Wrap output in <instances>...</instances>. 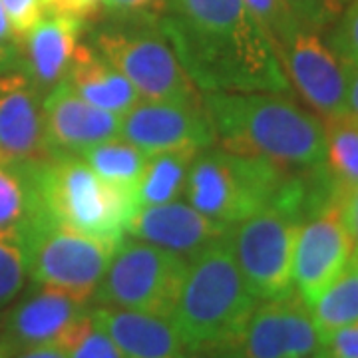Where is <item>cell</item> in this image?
Wrapping results in <instances>:
<instances>
[{"label": "cell", "mask_w": 358, "mask_h": 358, "mask_svg": "<svg viewBox=\"0 0 358 358\" xmlns=\"http://www.w3.org/2000/svg\"><path fill=\"white\" fill-rule=\"evenodd\" d=\"M110 13L120 16H134V18H162L169 13L171 0H103Z\"/></svg>", "instance_id": "cell-31"}, {"label": "cell", "mask_w": 358, "mask_h": 358, "mask_svg": "<svg viewBox=\"0 0 358 358\" xmlns=\"http://www.w3.org/2000/svg\"><path fill=\"white\" fill-rule=\"evenodd\" d=\"M187 267L189 263L176 253L122 237L92 301L98 307L171 317Z\"/></svg>", "instance_id": "cell-5"}, {"label": "cell", "mask_w": 358, "mask_h": 358, "mask_svg": "<svg viewBox=\"0 0 358 358\" xmlns=\"http://www.w3.org/2000/svg\"><path fill=\"white\" fill-rule=\"evenodd\" d=\"M94 50L115 66L138 90L141 100L195 103L201 94L179 62L157 18L131 28H106L94 34Z\"/></svg>", "instance_id": "cell-7"}, {"label": "cell", "mask_w": 358, "mask_h": 358, "mask_svg": "<svg viewBox=\"0 0 358 358\" xmlns=\"http://www.w3.org/2000/svg\"><path fill=\"white\" fill-rule=\"evenodd\" d=\"M36 207L28 164H0V227L26 219Z\"/></svg>", "instance_id": "cell-25"}, {"label": "cell", "mask_w": 358, "mask_h": 358, "mask_svg": "<svg viewBox=\"0 0 358 358\" xmlns=\"http://www.w3.org/2000/svg\"><path fill=\"white\" fill-rule=\"evenodd\" d=\"M78 157H82L98 178L131 193L138 192L141 173L148 162V154H143L140 148L124 140L122 136L96 143Z\"/></svg>", "instance_id": "cell-22"}, {"label": "cell", "mask_w": 358, "mask_h": 358, "mask_svg": "<svg viewBox=\"0 0 358 358\" xmlns=\"http://www.w3.org/2000/svg\"><path fill=\"white\" fill-rule=\"evenodd\" d=\"M42 4H44L46 13L52 14H70L72 10V0H42Z\"/></svg>", "instance_id": "cell-38"}, {"label": "cell", "mask_w": 358, "mask_h": 358, "mask_svg": "<svg viewBox=\"0 0 358 358\" xmlns=\"http://www.w3.org/2000/svg\"><path fill=\"white\" fill-rule=\"evenodd\" d=\"M319 355L322 358H358V322L322 341Z\"/></svg>", "instance_id": "cell-32"}, {"label": "cell", "mask_w": 358, "mask_h": 358, "mask_svg": "<svg viewBox=\"0 0 358 358\" xmlns=\"http://www.w3.org/2000/svg\"><path fill=\"white\" fill-rule=\"evenodd\" d=\"M13 58H14V52L0 50V74H2V70H6V66H10Z\"/></svg>", "instance_id": "cell-39"}, {"label": "cell", "mask_w": 358, "mask_h": 358, "mask_svg": "<svg viewBox=\"0 0 358 358\" xmlns=\"http://www.w3.org/2000/svg\"><path fill=\"white\" fill-rule=\"evenodd\" d=\"M320 341L358 322V271L350 263L315 303L308 305Z\"/></svg>", "instance_id": "cell-23"}, {"label": "cell", "mask_w": 358, "mask_h": 358, "mask_svg": "<svg viewBox=\"0 0 358 358\" xmlns=\"http://www.w3.org/2000/svg\"><path fill=\"white\" fill-rule=\"evenodd\" d=\"M303 219L281 207H267L229 229L235 263L257 301L294 293L293 255Z\"/></svg>", "instance_id": "cell-8"}, {"label": "cell", "mask_w": 358, "mask_h": 358, "mask_svg": "<svg viewBox=\"0 0 358 358\" xmlns=\"http://www.w3.org/2000/svg\"><path fill=\"white\" fill-rule=\"evenodd\" d=\"M239 345L245 358H313L322 341L307 303L291 293L257 307Z\"/></svg>", "instance_id": "cell-12"}, {"label": "cell", "mask_w": 358, "mask_h": 358, "mask_svg": "<svg viewBox=\"0 0 358 358\" xmlns=\"http://www.w3.org/2000/svg\"><path fill=\"white\" fill-rule=\"evenodd\" d=\"M44 122L54 154L82 155L96 143L120 136L122 115L92 106L64 82L44 96Z\"/></svg>", "instance_id": "cell-16"}, {"label": "cell", "mask_w": 358, "mask_h": 358, "mask_svg": "<svg viewBox=\"0 0 358 358\" xmlns=\"http://www.w3.org/2000/svg\"><path fill=\"white\" fill-rule=\"evenodd\" d=\"M350 265L358 271V247H355V251H352V257H350Z\"/></svg>", "instance_id": "cell-41"}, {"label": "cell", "mask_w": 358, "mask_h": 358, "mask_svg": "<svg viewBox=\"0 0 358 358\" xmlns=\"http://www.w3.org/2000/svg\"><path fill=\"white\" fill-rule=\"evenodd\" d=\"M28 279V253L22 221L0 227V308L22 293Z\"/></svg>", "instance_id": "cell-24"}, {"label": "cell", "mask_w": 358, "mask_h": 358, "mask_svg": "<svg viewBox=\"0 0 358 358\" xmlns=\"http://www.w3.org/2000/svg\"><path fill=\"white\" fill-rule=\"evenodd\" d=\"M181 358H245L239 341H225V343H211L185 348Z\"/></svg>", "instance_id": "cell-33"}, {"label": "cell", "mask_w": 358, "mask_h": 358, "mask_svg": "<svg viewBox=\"0 0 358 358\" xmlns=\"http://www.w3.org/2000/svg\"><path fill=\"white\" fill-rule=\"evenodd\" d=\"M313 358H322V357H320V355H317V357H313Z\"/></svg>", "instance_id": "cell-43"}, {"label": "cell", "mask_w": 358, "mask_h": 358, "mask_svg": "<svg viewBox=\"0 0 358 358\" xmlns=\"http://www.w3.org/2000/svg\"><path fill=\"white\" fill-rule=\"evenodd\" d=\"M282 70L299 96L324 120L346 115L348 66L315 30L303 28L279 48Z\"/></svg>", "instance_id": "cell-9"}, {"label": "cell", "mask_w": 358, "mask_h": 358, "mask_svg": "<svg viewBox=\"0 0 358 358\" xmlns=\"http://www.w3.org/2000/svg\"><path fill=\"white\" fill-rule=\"evenodd\" d=\"M257 308L231 251L229 235L205 249L187 267L171 322L185 348L239 341Z\"/></svg>", "instance_id": "cell-4"}, {"label": "cell", "mask_w": 358, "mask_h": 358, "mask_svg": "<svg viewBox=\"0 0 358 358\" xmlns=\"http://www.w3.org/2000/svg\"><path fill=\"white\" fill-rule=\"evenodd\" d=\"M301 24L319 32L334 24L352 0H285Z\"/></svg>", "instance_id": "cell-28"}, {"label": "cell", "mask_w": 358, "mask_h": 358, "mask_svg": "<svg viewBox=\"0 0 358 358\" xmlns=\"http://www.w3.org/2000/svg\"><path fill=\"white\" fill-rule=\"evenodd\" d=\"M243 2L259 20V24L267 30V34L277 46V52L293 38L299 30L305 28L296 20V16L285 0H243Z\"/></svg>", "instance_id": "cell-27"}, {"label": "cell", "mask_w": 358, "mask_h": 358, "mask_svg": "<svg viewBox=\"0 0 358 358\" xmlns=\"http://www.w3.org/2000/svg\"><path fill=\"white\" fill-rule=\"evenodd\" d=\"M94 322L124 358H181L185 345L169 317L115 307L92 308Z\"/></svg>", "instance_id": "cell-18"}, {"label": "cell", "mask_w": 358, "mask_h": 358, "mask_svg": "<svg viewBox=\"0 0 358 358\" xmlns=\"http://www.w3.org/2000/svg\"><path fill=\"white\" fill-rule=\"evenodd\" d=\"M348 66V92H346V115L358 122V62Z\"/></svg>", "instance_id": "cell-34"}, {"label": "cell", "mask_w": 358, "mask_h": 358, "mask_svg": "<svg viewBox=\"0 0 358 358\" xmlns=\"http://www.w3.org/2000/svg\"><path fill=\"white\" fill-rule=\"evenodd\" d=\"M329 46L345 64L358 62V0H352L336 20Z\"/></svg>", "instance_id": "cell-29"}, {"label": "cell", "mask_w": 358, "mask_h": 358, "mask_svg": "<svg viewBox=\"0 0 358 358\" xmlns=\"http://www.w3.org/2000/svg\"><path fill=\"white\" fill-rule=\"evenodd\" d=\"M157 24L197 90L291 92L275 42L243 0H171Z\"/></svg>", "instance_id": "cell-1"}, {"label": "cell", "mask_w": 358, "mask_h": 358, "mask_svg": "<svg viewBox=\"0 0 358 358\" xmlns=\"http://www.w3.org/2000/svg\"><path fill=\"white\" fill-rule=\"evenodd\" d=\"M201 150H171L148 155L138 185V205H164L178 201L185 193L187 176Z\"/></svg>", "instance_id": "cell-20"}, {"label": "cell", "mask_w": 358, "mask_h": 358, "mask_svg": "<svg viewBox=\"0 0 358 358\" xmlns=\"http://www.w3.org/2000/svg\"><path fill=\"white\" fill-rule=\"evenodd\" d=\"M229 229L231 225L213 221L181 201L138 207L126 227L134 239L176 253L187 263L225 239Z\"/></svg>", "instance_id": "cell-14"}, {"label": "cell", "mask_w": 358, "mask_h": 358, "mask_svg": "<svg viewBox=\"0 0 358 358\" xmlns=\"http://www.w3.org/2000/svg\"><path fill=\"white\" fill-rule=\"evenodd\" d=\"M28 279L92 301L120 241L96 239L32 211L22 219Z\"/></svg>", "instance_id": "cell-6"}, {"label": "cell", "mask_w": 358, "mask_h": 358, "mask_svg": "<svg viewBox=\"0 0 358 358\" xmlns=\"http://www.w3.org/2000/svg\"><path fill=\"white\" fill-rule=\"evenodd\" d=\"M90 301L56 287L36 285V289L24 294L6 315L4 343L13 348V352L56 345L72 324L90 315Z\"/></svg>", "instance_id": "cell-15"}, {"label": "cell", "mask_w": 358, "mask_h": 358, "mask_svg": "<svg viewBox=\"0 0 358 358\" xmlns=\"http://www.w3.org/2000/svg\"><path fill=\"white\" fill-rule=\"evenodd\" d=\"M352 251L343 205H331L303 221L294 243L293 282L307 307L348 267Z\"/></svg>", "instance_id": "cell-10"}, {"label": "cell", "mask_w": 358, "mask_h": 358, "mask_svg": "<svg viewBox=\"0 0 358 358\" xmlns=\"http://www.w3.org/2000/svg\"><path fill=\"white\" fill-rule=\"evenodd\" d=\"M10 355H13V348L6 343H0V358H8Z\"/></svg>", "instance_id": "cell-40"}, {"label": "cell", "mask_w": 358, "mask_h": 358, "mask_svg": "<svg viewBox=\"0 0 358 358\" xmlns=\"http://www.w3.org/2000/svg\"><path fill=\"white\" fill-rule=\"evenodd\" d=\"M2 162H6V159H4V157H2V154H0V164H2Z\"/></svg>", "instance_id": "cell-42"}, {"label": "cell", "mask_w": 358, "mask_h": 358, "mask_svg": "<svg viewBox=\"0 0 358 358\" xmlns=\"http://www.w3.org/2000/svg\"><path fill=\"white\" fill-rule=\"evenodd\" d=\"M28 167L36 197L34 211L82 235L120 241L140 207L136 193L98 178L78 155H52Z\"/></svg>", "instance_id": "cell-3"}, {"label": "cell", "mask_w": 358, "mask_h": 358, "mask_svg": "<svg viewBox=\"0 0 358 358\" xmlns=\"http://www.w3.org/2000/svg\"><path fill=\"white\" fill-rule=\"evenodd\" d=\"M0 2L6 10V16L18 40L22 38L30 28L38 24L42 16L46 14L42 0H0Z\"/></svg>", "instance_id": "cell-30"}, {"label": "cell", "mask_w": 358, "mask_h": 358, "mask_svg": "<svg viewBox=\"0 0 358 358\" xmlns=\"http://www.w3.org/2000/svg\"><path fill=\"white\" fill-rule=\"evenodd\" d=\"M64 84L82 100L117 115H124L141 100L128 78L94 50V46L86 44L78 46Z\"/></svg>", "instance_id": "cell-19"}, {"label": "cell", "mask_w": 358, "mask_h": 358, "mask_svg": "<svg viewBox=\"0 0 358 358\" xmlns=\"http://www.w3.org/2000/svg\"><path fill=\"white\" fill-rule=\"evenodd\" d=\"M120 136L148 155L215 145V131L201 102L140 100L122 115Z\"/></svg>", "instance_id": "cell-11"}, {"label": "cell", "mask_w": 358, "mask_h": 358, "mask_svg": "<svg viewBox=\"0 0 358 358\" xmlns=\"http://www.w3.org/2000/svg\"><path fill=\"white\" fill-rule=\"evenodd\" d=\"M18 358H66L64 350L56 345L36 346V348H28Z\"/></svg>", "instance_id": "cell-37"}, {"label": "cell", "mask_w": 358, "mask_h": 358, "mask_svg": "<svg viewBox=\"0 0 358 358\" xmlns=\"http://www.w3.org/2000/svg\"><path fill=\"white\" fill-rule=\"evenodd\" d=\"M82 32L84 20L70 14L46 13L38 24L18 40L22 72L42 96L64 82Z\"/></svg>", "instance_id": "cell-17"}, {"label": "cell", "mask_w": 358, "mask_h": 358, "mask_svg": "<svg viewBox=\"0 0 358 358\" xmlns=\"http://www.w3.org/2000/svg\"><path fill=\"white\" fill-rule=\"evenodd\" d=\"M16 48H18V38H16L10 20L6 16V10L0 2V50L18 52Z\"/></svg>", "instance_id": "cell-35"}, {"label": "cell", "mask_w": 358, "mask_h": 358, "mask_svg": "<svg viewBox=\"0 0 358 358\" xmlns=\"http://www.w3.org/2000/svg\"><path fill=\"white\" fill-rule=\"evenodd\" d=\"M324 169L341 203L358 189V122L350 115L324 120Z\"/></svg>", "instance_id": "cell-21"}, {"label": "cell", "mask_w": 358, "mask_h": 358, "mask_svg": "<svg viewBox=\"0 0 358 358\" xmlns=\"http://www.w3.org/2000/svg\"><path fill=\"white\" fill-rule=\"evenodd\" d=\"M66 358H124L114 341L92 319V310L76 324H72L56 343Z\"/></svg>", "instance_id": "cell-26"}, {"label": "cell", "mask_w": 358, "mask_h": 358, "mask_svg": "<svg viewBox=\"0 0 358 358\" xmlns=\"http://www.w3.org/2000/svg\"><path fill=\"white\" fill-rule=\"evenodd\" d=\"M44 96L24 72L0 74V154L14 164H36L54 154L46 122Z\"/></svg>", "instance_id": "cell-13"}, {"label": "cell", "mask_w": 358, "mask_h": 358, "mask_svg": "<svg viewBox=\"0 0 358 358\" xmlns=\"http://www.w3.org/2000/svg\"><path fill=\"white\" fill-rule=\"evenodd\" d=\"M201 103L215 143L289 169L324 164V124L303 106L275 92H203Z\"/></svg>", "instance_id": "cell-2"}, {"label": "cell", "mask_w": 358, "mask_h": 358, "mask_svg": "<svg viewBox=\"0 0 358 358\" xmlns=\"http://www.w3.org/2000/svg\"><path fill=\"white\" fill-rule=\"evenodd\" d=\"M103 0H72V10L70 14L76 16L80 20H90V18H96L100 8H102Z\"/></svg>", "instance_id": "cell-36"}]
</instances>
